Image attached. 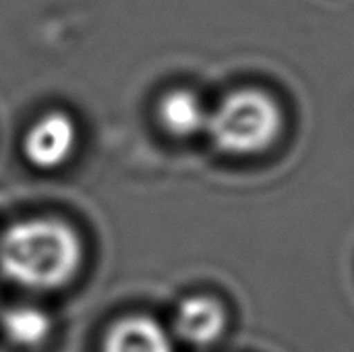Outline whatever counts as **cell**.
<instances>
[{"mask_svg":"<svg viewBox=\"0 0 354 352\" xmlns=\"http://www.w3.org/2000/svg\"><path fill=\"white\" fill-rule=\"evenodd\" d=\"M79 263L77 234L56 220L19 222L0 241V268L23 288H58L77 274Z\"/></svg>","mask_w":354,"mask_h":352,"instance_id":"6da1fadb","label":"cell"},{"mask_svg":"<svg viewBox=\"0 0 354 352\" xmlns=\"http://www.w3.org/2000/svg\"><path fill=\"white\" fill-rule=\"evenodd\" d=\"M205 129L224 154L255 156L276 143L282 131V110L261 89H236L209 114Z\"/></svg>","mask_w":354,"mask_h":352,"instance_id":"7a4b0ae2","label":"cell"},{"mask_svg":"<svg viewBox=\"0 0 354 352\" xmlns=\"http://www.w3.org/2000/svg\"><path fill=\"white\" fill-rule=\"evenodd\" d=\"M77 145L75 122L62 112H50L39 118L25 137V156L37 168H58Z\"/></svg>","mask_w":354,"mask_h":352,"instance_id":"3957f363","label":"cell"},{"mask_svg":"<svg viewBox=\"0 0 354 352\" xmlns=\"http://www.w3.org/2000/svg\"><path fill=\"white\" fill-rule=\"evenodd\" d=\"M228 326L226 309L212 297L185 299L174 315V330L180 340L193 346H207L220 340Z\"/></svg>","mask_w":354,"mask_h":352,"instance_id":"277c9868","label":"cell"},{"mask_svg":"<svg viewBox=\"0 0 354 352\" xmlns=\"http://www.w3.org/2000/svg\"><path fill=\"white\" fill-rule=\"evenodd\" d=\"M104 352H174L168 332L151 317H127L106 336Z\"/></svg>","mask_w":354,"mask_h":352,"instance_id":"5b68a950","label":"cell"},{"mask_svg":"<svg viewBox=\"0 0 354 352\" xmlns=\"http://www.w3.org/2000/svg\"><path fill=\"white\" fill-rule=\"evenodd\" d=\"M162 127L176 137H191L207 127L209 112L199 95L189 89L168 91L158 108Z\"/></svg>","mask_w":354,"mask_h":352,"instance_id":"8992f818","label":"cell"},{"mask_svg":"<svg viewBox=\"0 0 354 352\" xmlns=\"http://www.w3.org/2000/svg\"><path fill=\"white\" fill-rule=\"evenodd\" d=\"M2 330L12 344L33 349L48 338L50 317L35 307H15L4 313Z\"/></svg>","mask_w":354,"mask_h":352,"instance_id":"52a82bcc","label":"cell"}]
</instances>
